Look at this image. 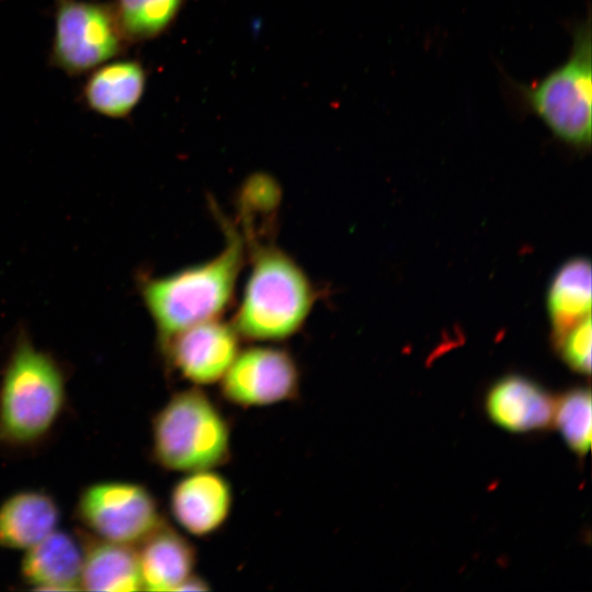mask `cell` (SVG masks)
<instances>
[{
  "label": "cell",
  "mask_w": 592,
  "mask_h": 592,
  "mask_svg": "<svg viewBox=\"0 0 592 592\" xmlns=\"http://www.w3.org/2000/svg\"><path fill=\"white\" fill-rule=\"evenodd\" d=\"M556 343L565 363L570 368L580 374H590L591 315L570 328Z\"/></svg>",
  "instance_id": "20"
},
{
  "label": "cell",
  "mask_w": 592,
  "mask_h": 592,
  "mask_svg": "<svg viewBox=\"0 0 592 592\" xmlns=\"http://www.w3.org/2000/svg\"><path fill=\"white\" fill-rule=\"evenodd\" d=\"M547 311L556 341L591 315V264L588 259H570L556 271L547 292Z\"/></svg>",
  "instance_id": "17"
},
{
  "label": "cell",
  "mask_w": 592,
  "mask_h": 592,
  "mask_svg": "<svg viewBox=\"0 0 592 592\" xmlns=\"http://www.w3.org/2000/svg\"><path fill=\"white\" fill-rule=\"evenodd\" d=\"M239 334L218 318L189 327L160 349L167 364L194 386L219 383L239 349Z\"/></svg>",
  "instance_id": "9"
},
{
  "label": "cell",
  "mask_w": 592,
  "mask_h": 592,
  "mask_svg": "<svg viewBox=\"0 0 592 592\" xmlns=\"http://www.w3.org/2000/svg\"><path fill=\"white\" fill-rule=\"evenodd\" d=\"M485 408L497 425L524 433L553 425L555 400L535 382L521 375H508L491 386Z\"/></svg>",
  "instance_id": "11"
},
{
  "label": "cell",
  "mask_w": 592,
  "mask_h": 592,
  "mask_svg": "<svg viewBox=\"0 0 592 592\" xmlns=\"http://www.w3.org/2000/svg\"><path fill=\"white\" fill-rule=\"evenodd\" d=\"M146 81V70L138 60H109L90 71L81 90L82 101L99 115L125 118L141 100Z\"/></svg>",
  "instance_id": "14"
},
{
  "label": "cell",
  "mask_w": 592,
  "mask_h": 592,
  "mask_svg": "<svg viewBox=\"0 0 592 592\" xmlns=\"http://www.w3.org/2000/svg\"><path fill=\"white\" fill-rule=\"evenodd\" d=\"M208 589L206 581L193 573L181 584L178 591H205Z\"/></svg>",
  "instance_id": "21"
},
{
  "label": "cell",
  "mask_w": 592,
  "mask_h": 592,
  "mask_svg": "<svg viewBox=\"0 0 592 592\" xmlns=\"http://www.w3.org/2000/svg\"><path fill=\"white\" fill-rule=\"evenodd\" d=\"M83 547L80 590L127 592L143 590L135 546L80 536Z\"/></svg>",
  "instance_id": "16"
},
{
  "label": "cell",
  "mask_w": 592,
  "mask_h": 592,
  "mask_svg": "<svg viewBox=\"0 0 592 592\" xmlns=\"http://www.w3.org/2000/svg\"><path fill=\"white\" fill-rule=\"evenodd\" d=\"M584 19L568 25L571 46L567 58L543 77L520 82L505 76L512 107L539 118L567 146L584 150L592 139V27Z\"/></svg>",
  "instance_id": "3"
},
{
  "label": "cell",
  "mask_w": 592,
  "mask_h": 592,
  "mask_svg": "<svg viewBox=\"0 0 592 592\" xmlns=\"http://www.w3.org/2000/svg\"><path fill=\"white\" fill-rule=\"evenodd\" d=\"M220 395L231 405L266 407L295 399L300 374L289 352L271 345L239 351L220 379Z\"/></svg>",
  "instance_id": "8"
},
{
  "label": "cell",
  "mask_w": 592,
  "mask_h": 592,
  "mask_svg": "<svg viewBox=\"0 0 592 592\" xmlns=\"http://www.w3.org/2000/svg\"><path fill=\"white\" fill-rule=\"evenodd\" d=\"M230 425L200 387L174 392L151 421V456L168 471L216 469L230 459Z\"/></svg>",
  "instance_id": "5"
},
{
  "label": "cell",
  "mask_w": 592,
  "mask_h": 592,
  "mask_svg": "<svg viewBox=\"0 0 592 592\" xmlns=\"http://www.w3.org/2000/svg\"><path fill=\"white\" fill-rule=\"evenodd\" d=\"M136 549L143 590L178 591L194 573L197 558L194 545L166 521Z\"/></svg>",
  "instance_id": "13"
},
{
  "label": "cell",
  "mask_w": 592,
  "mask_h": 592,
  "mask_svg": "<svg viewBox=\"0 0 592 592\" xmlns=\"http://www.w3.org/2000/svg\"><path fill=\"white\" fill-rule=\"evenodd\" d=\"M251 267L231 325L240 338L278 342L297 333L316 301L304 270L274 244L251 241Z\"/></svg>",
  "instance_id": "4"
},
{
  "label": "cell",
  "mask_w": 592,
  "mask_h": 592,
  "mask_svg": "<svg viewBox=\"0 0 592 592\" xmlns=\"http://www.w3.org/2000/svg\"><path fill=\"white\" fill-rule=\"evenodd\" d=\"M81 538L56 528L24 550L20 576L24 584L43 591H78L82 568Z\"/></svg>",
  "instance_id": "12"
},
{
  "label": "cell",
  "mask_w": 592,
  "mask_h": 592,
  "mask_svg": "<svg viewBox=\"0 0 592 592\" xmlns=\"http://www.w3.org/2000/svg\"><path fill=\"white\" fill-rule=\"evenodd\" d=\"M66 403L65 366L20 330L0 380V449L38 446L59 422Z\"/></svg>",
  "instance_id": "2"
},
{
  "label": "cell",
  "mask_w": 592,
  "mask_h": 592,
  "mask_svg": "<svg viewBox=\"0 0 592 592\" xmlns=\"http://www.w3.org/2000/svg\"><path fill=\"white\" fill-rule=\"evenodd\" d=\"M226 243L210 260L170 275H143L138 291L150 315L159 349L177 333L196 323L219 318L235 293L246 259V241L224 221Z\"/></svg>",
  "instance_id": "1"
},
{
  "label": "cell",
  "mask_w": 592,
  "mask_h": 592,
  "mask_svg": "<svg viewBox=\"0 0 592 592\" xmlns=\"http://www.w3.org/2000/svg\"><path fill=\"white\" fill-rule=\"evenodd\" d=\"M591 391L576 387L555 401L553 424L565 443L576 454L583 456L591 446Z\"/></svg>",
  "instance_id": "19"
},
{
  "label": "cell",
  "mask_w": 592,
  "mask_h": 592,
  "mask_svg": "<svg viewBox=\"0 0 592 592\" xmlns=\"http://www.w3.org/2000/svg\"><path fill=\"white\" fill-rule=\"evenodd\" d=\"M128 45L112 3L55 0L50 66L81 76L122 55Z\"/></svg>",
  "instance_id": "6"
},
{
  "label": "cell",
  "mask_w": 592,
  "mask_h": 592,
  "mask_svg": "<svg viewBox=\"0 0 592 592\" xmlns=\"http://www.w3.org/2000/svg\"><path fill=\"white\" fill-rule=\"evenodd\" d=\"M75 517L93 537L137 546L164 520L150 490L138 482L102 480L78 496Z\"/></svg>",
  "instance_id": "7"
},
{
  "label": "cell",
  "mask_w": 592,
  "mask_h": 592,
  "mask_svg": "<svg viewBox=\"0 0 592 592\" xmlns=\"http://www.w3.org/2000/svg\"><path fill=\"white\" fill-rule=\"evenodd\" d=\"M61 511L46 491L24 489L0 503V547L26 550L54 532Z\"/></svg>",
  "instance_id": "15"
},
{
  "label": "cell",
  "mask_w": 592,
  "mask_h": 592,
  "mask_svg": "<svg viewBox=\"0 0 592 592\" xmlns=\"http://www.w3.org/2000/svg\"><path fill=\"white\" fill-rule=\"evenodd\" d=\"M232 506L229 481L215 469L186 473L172 488L170 513L187 534L205 537L226 523Z\"/></svg>",
  "instance_id": "10"
},
{
  "label": "cell",
  "mask_w": 592,
  "mask_h": 592,
  "mask_svg": "<svg viewBox=\"0 0 592 592\" xmlns=\"http://www.w3.org/2000/svg\"><path fill=\"white\" fill-rule=\"evenodd\" d=\"M119 26L129 44L152 39L175 20L182 0H114Z\"/></svg>",
  "instance_id": "18"
}]
</instances>
